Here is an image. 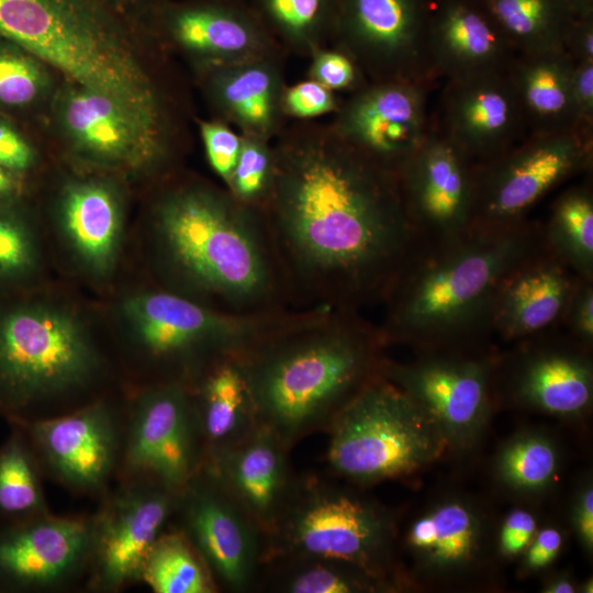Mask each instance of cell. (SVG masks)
Returning <instances> with one entry per match:
<instances>
[{
    "mask_svg": "<svg viewBox=\"0 0 593 593\" xmlns=\"http://www.w3.org/2000/svg\"><path fill=\"white\" fill-rule=\"evenodd\" d=\"M0 445V523H13L49 514L35 452L14 424Z\"/></svg>",
    "mask_w": 593,
    "mask_h": 593,
    "instance_id": "obj_33",
    "label": "cell"
},
{
    "mask_svg": "<svg viewBox=\"0 0 593 593\" xmlns=\"http://www.w3.org/2000/svg\"><path fill=\"white\" fill-rule=\"evenodd\" d=\"M174 515L213 581L249 588L265 556L261 530L202 466L178 491Z\"/></svg>",
    "mask_w": 593,
    "mask_h": 593,
    "instance_id": "obj_16",
    "label": "cell"
},
{
    "mask_svg": "<svg viewBox=\"0 0 593 593\" xmlns=\"http://www.w3.org/2000/svg\"><path fill=\"white\" fill-rule=\"evenodd\" d=\"M544 226L547 246L577 276L593 280V190L591 184L563 191Z\"/></svg>",
    "mask_w": 593,
    "mask_h": 593,
    "instance_id": "obj_34",
    "label": "cell"
},
{
    "mask_svg": "<svg viewBox=\"0 0 593 593\" xmlns=\"http://www.w3.org/2000/svg\"><path fill=\"white\" fill-rule=\"evenodd\" d=\"M433 86L369 81L339 103L331 125L346 142L398 176L433 130L428 114Z\"/></svg>",
    "mask_w": 593,
    "mask_h": 593,
    "instance_id": "obj_15",
    "label": "cell"
},
{
    "mask_svg": "<svg viewBox=\"0 0 593 593\" xmlns=\"http://www.w3.org/2000/svg\"><path fill=\"white\" fill-rule=\"evenodd\" d=\"M175 41L210 61L211 68L278 55V42L246 0H206L168 16Z\"/></svg>",
    "mask_w": 593,
    "mask_h": 593,
    "instance_id": "obj_25",
    "label": "cell"
},
{
    "mask_svg": "<svg viewBox=\"0 0 593 593\" xmlns=\"http://www.w3.org/2000/svg\"><path fill=\"white\" fill-rule=\"evenodd\" d=\"M91 517L0 523V593L63 589L88 572Z\"/></svg>",
    "mask_w": 593,
    "mask_h": 593,
    "instance_id": "obj_19",
    "label": "cell"
},
{
    "mask_svg": "<svg viewBox=\"0 0 593 593\" xmlns=\"http://www.w3.org/2000/svg\"><path fill=\"white\" fill-rule=\"evenodd\" d=\"M545 244L542 224L528 219L421 243L383 300V342L439 350L491 332L502 282Z\"/></svg>",
    "mask_w": 593,
    "mask_h": 593,
    "instance_id": "obj_4",
    "label": "cell"
},
{
    "mask_svg": "<svg viewBox=\"0 0 593 593\" xmlns=\"http://www.w3.org/2000/svg\"><path fill=\"white\" fill-rule=\"evenodd\" d=\"M517 54L563 51L575 16L567 0H480Z\"/></svg>",
    "mask_w": 593,
    "mask_h": 593,
    "instance_id": "obj_32",
    "label": "cell"
},
{
    "mask_svg": "<svg viewBox=\"0 0 593 593\" xmlns=\"http://www.w3.org/2000/svg\"><path fill=\"white\" fill-rule=\"evenodd\" d=\"M434 0H337L331 36L368 81L438 79L428 53Z\"/></svg>",
    "mask_w": 593,
    "mask_h": 593,
    "instance_id": "obj_11",
    "label": "cell"
},
{
    "mask_svg": "<svg viewBox=\"0 0 593 593\" xmlns=\"http://www.w3.org/2000/svg\"><path fill=\"white\" fill-rule=\"evenodd\" d=\"M493 367L483 357L429 353L409 363L383 360L380 374L425 410L447 444L466 447L488 418Z\"/></svg>",
    "mask_w": 593,
    "mask_h": 593,
    "instance_id": "obj_17",
    "label": "cell"
},
{
    "mask_svg": "<svg viewBox=\"0 0 593 593\" xmlns=\"http://www.w3.org/2000/svg\"><path fill=\"white\" fill-rule=\"evenodd\" d=\"M259 210L296 309L357 311L383 301L421 245L398 176L335 130L281 128Z\"/></svg>",
    "mask_w": 593,
    "mask_h": 593,
    "instance_id": "obj_1",
    "label": "cell"
},
{
    "mask_svg": "<svg viewBox=\"0 0 593 593\" xmlns=\"http://www.w3.org/2000/svg\"><path fill=\"white\" fill-rule=\"evenodd\" d=\"M104 359L72 309L31 295L0 296V416L47 417V405L89 389Z\"/></svg>",
    "mask_w": 593,
    "mask_h": 593,
    "instance_id": "obj_5",
    "label": "cell"
},
{
    "mask_svg": "<svg viewBox=\"0 0 593 593\" xmlns=\"http://www.w3.org/2000/svg\"><path fill=\"white\" fill-rule=\"evenodd\" d=\"M273 176L270 142L244 137L228 184L225 187L240 203L260 210L269 194Z\"/></svg>",
    "mask_w": 593,
    "mask_h": 593,
    "instance_id": "obj_40",
    "label": "cell"
},
{
    "mask_svg": "<svg viewBox=\"0 0 593 593\" xmlns=\"http://www.w3.org/2000/svg\"><path fill=\"white\" fill-rule=\"evenodd\" d=\"M281 105L284 116L311 120L335 112L339 105L334 91L313 79L283 89Z\"/></svg>",
    "mask_w": 593,
    "mask_h": 593,
    "instance_id": "obj_43",
    "label": "cell"
},
{
    "mask_svg": "<svg viewBox=\"0 0 593 593\" xmlns=\"http://www.w3.org/2000/svg\"><path fill=\"white\" fill-rule=\"evenodd\" d=\"M141 581L155 593H212L214 581L180 530L164 532L148 552Z\"/></svg>",
    "mask_w": 593,
    "mask_h": 593,
    "instance_id": "obj_36",
    "label": "cell"
},
{
    "mask_svg": "<svg viewBox=\"0 0 593 593\" xmlns=\"http://www.w3.org/2000/svg\"><path fill=\"white\" fill-rule=\"evenodd\" d=\"M574 61L563 51L517 54L508 77L528 134H551L578 125L571 97ZM589 128V127H588Z\"/></svg>",
    "mask_w": 593,
    "mask_h": 593,
    "instance_id": "obj_30",
    "label": "cell"
},
{
    "mask_svg": "<svg viewBox=\"0 0 593 593\" xmlns=\"http://www.w3.org/2000/svg\"><path fill=\"white\" fill-rule=\"evenodd\" d=\"M299 311L233 314L157 284L126 295L118 315L127 348L153 374L149 383L189 384L211 363L244 353Z\"/></svg>",
    "mask_w": 593,
    "mask_h": 593,
    "instance_id": "obj_7",
    "label": "cell"
},
{
    "mask_svg": "<svg viewBox=\"0 0 593 593\" xmlns=\"http://www.w3.org/2000/svg\"><path fill=\"white\" fill-rule=\"evenodd\" d=\"M507 72L447 80L443 90L434 125L474 163L502 154L528 134Z\"/></svg>",
    "mask_w": 593,
    "mask_h": 593,
    "instance_id": "obj_20",
    "label": "cell"
},
{
    "mask_svg": "<svg viewBox=\"0 0 593 593\" xmlns=\"http://www.w3.org/2000/svg\"><path fill=\"white\" fill-rule=\"evenodd\" d=\"M8 424L23 430L43 474L72 492L101 494L118 473L125 419L108 400L97 399L59 415Z\"/></svg>",
    "mask_w": 593,
    "mask_h": 593,
    "instance_id": "obj_13",
    "label": "cell"
},
{
    "mask_svg": "<svg viewBox=\"0 0 593 593\" xmlns=\"http://www.w3.org/2000/svg\"><path fill=\"white\" fill-rule=\"evenodd\" d=\"M407 542L430 566L460 567L479 550L480 523L465 503L445 502L412 524Z\"/></svg>",
    "mask_w": 593,
    "mask_h": 593,
    "instance_id": "obj_31",
    "label": "cell"
},
{
    "mask_svg": "<svg viewBox=\"0 0 593 593\" xmlns=\"http://www.w3.org/2000/svg\"><path fill=\"white\" fill-rule=\"evenodd\" d=\"M295 485L267 536L266 556L325 558L354 564L380 578L391 526L371 503L312 480Z\"/></svg>",
    "mask_w": 593,
    "mask_h": 593,
    "instance_id": "obj_9",
    "label": "cell"
},
{
    "mask_svg": "<svg viewBox=\"0 0 593 593\" xmlns=\"http://www.w3.org/2000/svg\"><path fill=\"white\" fill-rule=\"evenodd\" d=\"M562 47L574 63L593 60V14L573 18Z\"/></svg>",
    "mask_w": 593,
    "mask_h": 593,
    "instance_id": "obj_48",
    "label": "cell"
},
{
    "mask_svg": "<svg viewBox=\"0 0 593 593\" xmlns=\"http://www.w3.org/2000/svg\"><path fill=\"white\" fill-rule=\"evenodd\" d=\"M278 55L211 68L209 91L219 112L244 137L270 142L282 127V75Z\"/></svg>",
    "mask_w": 593,
    "mask_h": 593,
    "instance_id": "obj_28",
    "label": "cell"
},
{
    "mask_svg": "<svg viewBox=\"0 0 593 593\" xmlns=\"http://www.w3.org/2000/svg\"><path fill=\"white\" fill-rule=\"evenodd\" d=\"M14 190V181L9 170L0 167V199Z\"/></svg>",
    "mask_w": 593,
    "mask_h": 593,
    "instance_id": "obj_54",
    "label": "cell"
},
{
    "mask_svg": "<svg viewBox=\"0 0 593 593\" xmlns=\"http://www.w3.org/2000/svg\"><path fill=\"white\" fill-rule=\"evenodd\" d=\"M475 163L433 126L398 174L409 220L422 243L466 233L474 210Z\"/></svg>",
    "mask_w": 593,
    "mask_h": 593,
    "instance_id": "obj_18",
    "label": "cell"
},
{
    "mask_svg": "<svg viewBox=\"0 0 593 593\" xmlns=\"http://www.w3.org/2000/svg\"><path fill=\"white\" fill-rule=\"evenodd\" d=\"M574 525L582 544L593 546V490L591 485L581 491L574 507Z\"/></svg>",
    "mask_w": 593,
    "mask_h": 593,
    "instance_id": "obj_51",
    "label": "cell"
},
{
    "mask_svg": "<svg viewBox=\"0 0 593 593\" xmlns=\"http://www.w3.org/2000/svg\"><path fill=\"white\" fill-rule=\"evenodd\" d=\"M384 344L357 311L300 310L240 355L259 425L288 448L329 424L380 376Z\"/></svg>",
    "mask_w": 593,
    "mask_h": 593,
    "instance_id": "obj_3",
    "label": "cell"
},
{
    "mask_svg": "<svg viewBox=\"0 0 593 593\" xmlns=\"http://www.w3.org/2000/svg\"><path fill=\"white\" fill-rule=\"evenodd\" d=\"M562 539V534L553 527L542 528L535 534L530 544L527 546V567L538 570L550 564L561 549Z\"/></svg>",
    "mask_w": 593,
    "mask_h": 593,
    "instance_id": "obj_50",
    "label": "cell"
},
{
    "mask_svg": "<svg viewBox=\"0 0 593 593\" xmlns=\"http://www.w3.org/2000/svg\"><path fill=\"white\" fill-rule=\"evenodd\" d=\"M571 97L578 125L593 128V60L574 63Z\"/></svg>",
    "mask_w": 593,
    "mask_h": 593,
    "instance_id": "obj_47",
    "label": "cell"
},
{
    "mask_svg": "<svg viewBox=\"0 0 593 593\" xmlns=\"http://www.w3.org/2000/svg\"><path fill=\"white\" fill-rule=\"evenodd\" d=\"M61 115L75 144L96 159L152 169L167 158L166 134L110 96L77 87L66 98Z\"/></svg>",
    "mask_w": 593,
    "mask_h": 593,
    "instance_id": "obj_22",
    "label": "cell"
},
{
    "mask_svg": "<svg viewBox=\"0 0 593 593\" xmlns=\"http://www.w3.org/2000/svg\"><path fill=\"white\" fill-rule=\"evenodd\" d=\"M593 128L527 134L502 154L475 163L471 227H501L529 211L567 180L592 169Z\"/></svg>",
    "mask_w": 593,
    "mask_h": 593,
    "instance_id": "obj_10",
    "label": "cell"
},
{
    "mask_svg": "<svg viewBox=\"0 0 593 593\" xmlns=\"http://www.w3.org/2000/svg\"><path fill=\"white\" fill-rule=\"evenodd\" d=\"M561 325L574 342L589 349L593 343V280L578 278Z\"/></svg>",
    "mask_w": 593,
    "mask_h": 593,
    "instance_id": "obj_45",
    "label": "cell"
},
{
    "mask_svg": "<svg viewBox=\"0 0 593 593\" xmlns=\"http://www.w3.org/2000/svg\"><path fill=\"white\" fill-rule=\"evenodd\" d=\"M309 77L332 91L347 90L351 93L369 82L357 63L338 48L315 51Z\"/></svg>",
    "mask_w": 593,
    "mask_h": 593,
    "instance_id": "obj_41",
    "label": "cell"
},
{
    "mask_svg": "<svg viewBox=\"0 0 593 593\" xmlns=\"http://www.w3.org/2000/svg\"><path fill=\"white\" fill-rule=\"evenodd\" d=\"M586 349L572 338L526 348L513 376L515 395L553 415L574 416L588 411L593 398V368Z\"/></svg>",
    "mask_w": 593,
    "mask_h": 593,
    "instance_id": "obj_27",
    "label": "cell"
},
{
    "mask_svg": "<svg viewBox=\"0 0 593 593\" xmlns=\"http://www.w3.org/2000/svg\"><path fill=\"white\" fill-rule=\"evenodd\" d=\"M41 267L38 233L19 214L0 210V296L29 291Z\"/></svg>",
    "mask_w": 593,
    "mask_h": 593,
    "instance_id": "obj_37",
    "label": "cell"
},
{
    "mask_svg": "<svg viewBox=\"0 0 593 593\" xmlns=\"http://www.w3.org/2000/svg\"><path fill=\"white\" fill-rule=\"evenodd\" d=\"M208 161L226 187L236 165L243 136L222 122H202L200 126Z\"/></svg>",
    "mask_w": 593,
    "mask_h": 593,
    "instance_id": "obj_44",
    "label": "cell"
},
{
    "mask_svg": "<svg viewBox=\"0 0 593 593\" xmlns=\"http://www.w3.org/2000/svg\"><path fill=\"white\" fill-rule=\"evenodd\" d=\"M287 450L270 429L259 425L238 444L206 455L202 462L266 537L294 488Z\"/></svg>",
    "mask_w": 593,
    "mask_h": 593,
    "instance_id": "obj_21",
    "label": "cell"
},
{
    "mask_svg": "<svg viewBox=\"0 0 593 593\" xmlns=\"http://www.w3.org/2000/svg\"><path fill=\"white\" fill-rule=\"evenodd\" d=\"M276 588L288 593H355L377 589L378 577L338 560L289 558Z\"/></svg>",
    "mask_w": 593,
    "mask_h": 593,
    "instance_id": "obj_38",
    "label": "cell"
},
{
    "mask_svg": "<svg viewBox=\"0 0 593 593\" xmlns=\"http://www.w3.org/2000/svg\"><path fill=\"white\" fill-rule=\"evenodd\" d=\"M34 160L30 145L11 127L0 123V167L23 171Z\"/></svg>",
    "mask_w": 593,
    "mask_h": 593,
    "instance_id": "obj_49",
    "label": "cell"
},
{
    "mask_svg": "<svg viewBox=\"0 0 593 593\" xmlns=\"http://www.w3.org/2000/svg\"><path fill=\"white\" fill-rule=\"evenodd\" d=\"M329 429L328 466L356 482L412 473L448 445L425 410L381 374L335 414Z\"/></svg>",
    "mask_w": 593,
    "mask_h": 593,
    "instance_id": "obj_8",
    "label": "cell"
},
{
    "mask_svg": "<svg viewBox=\"0 0 593 593\" xmlns=\"http://www.w3.org/2000/svg\"><path fill=\"white\" fill-rule=\"evenodd\" d=\"M59 235L83 272L96 279L114 269L123 238V213L115 191L101 181L69 184L60 199Z\"/></svg>",
    "mask_w": 593,
    "mask_h": 593,
    "instance_id": "obj_26",
    "label": "cell"
},
{
    "mask_svg": "<svg viewBox=\"0 0 593 593\" xmlns=\"http://www.w3.org/2000/svg\"><path fill=\"white\" fill-rule=\"evenodd\" d=\"M178 491L147 479L121 480L91 517L89 588L116 592L139 582L152 547L174 516Z\"/></svg>",
    "mask_w": 593,
    "mask_h": 593,
    "instance_id": "obj_14",
    "label": "cell"
},
{
    "mask_svg": "<svg viewBox=\"0 0 593 593\" xmlns=\"http://www.w3.org/2000/svg\"><path fill=\"white\" fill-rule=\"evenodd\" d=\"M280 45L313 54L331 41L337 0H248Z\"/></svg>",
    "mask_w": 593,
    "mask_h": 593,
    "instance_id": "obj_35",
    "label": "cell"
},
{
    "mask_svg": "<svg viewBox=\"0 0 593 593\" xmlns=\"http://www.w3.org/2000/svg\"><path fill=\"white\" fill-rule=\"evenodd\" d=\"M574 585L571 580L559 578L552 580L546 588V592L549 593H572L574 592Z\"/></svg>",
    "mask_w": 593,
    "mask_h": 593,
    "instance_id": "obj_52",
    "label": "cell"
},
{
    "mask_svg": "<svg viewBox=\"0 0 593 593\" xmlns=\"http://www.w3.org/2000/svg\"><path fill=\"white\" fill-rule=\"evenodd\" d=\"M242 354L216 360L188 384L204 457L238 444L259 426Z\"/></svg>",
    "mask_w": 593,
    "mask_h": 593,
    "instance_id": "obj_29",
    "label": "cell"
},
{
    "mask_svg": "<svg viewBox=\"0 0 593 593\" xmlns=\"http://www.w3.org/2000/svg\"><path fill=\"white\" fill-rule=\"evenodd\" d=\"M575 16L593 14V0H567Z\"/></svg>",
    "mask_w": 593,
    "mask_h": 593,
    "instance_id": "obj_53",
    "label": "cell"
},
{
    "mask_svg": "<svg viewBox=\"0 0 593 593\" xmlns=\"http://www.w3.org/2000/svg\"><path fill=\"white\" fill-rule=\"evenodd\" d=\"M557 469V454L550 441L538 436H524L511 441L499 460L501 477L510 485L524 491L545 488Z\"/></svg>",
    "mask_w": 593,
    "mask_h": 593,
    "instance_id": "obj_39",
    "label": "cell"
},
{
    "mask_svg": "<svg viewBox=\"0 0 593 593\" xmlns=\"http://www.w3.org/2000/svg\"><path fill=\"white\" fill-rule=\"evenodd\" d=\"M428 53L437 77L505 74L517 52L480 0H434Z\"/></svg>",
    "mask_w": 593,
    "mask_h": 593,
    "instance_id": "obj_23",
    "label": "cell"
},
{
    "mask_svg": "<svg viewBox=\"0 0 593 593\" xmlns=\"http://www.w3.org/2000/svg\"><path fill=\"white\" fill-rule=\"evenodd\" d=\"M537 523L528 511L516 508L504 519L500 534L503 553L516 556L524 551L536 534Z\"/></svg>",
    "mask_w": 593,
    "mask_h": 593,
    "instance_id": "obj_46",
    "label": "cell"
},
{
    "mask_svg": "<svg viewBox=\"0 0 593 593\" xmlns=\"http://www.w3.org/2000/svg\"><path fill=\"white\" fill-rule=\"evenodd\" d=\"M578 278L545 244L502 282L492 310L491 332L505 339H521L561 325Z\"/></svg>",
    "mask_w": 593,
    "mask_h": 593,
    "instance_id": "obj_24",
    "label": "cell"
},
{
    "mask_svg": "<svg viewBox=\"0 0 593 593\" xmlns=\"http://www.w3.org/2000/svg\"><path fill=\"white\" fill-rule=\"evenodd\" d=\"M0 35L77 87L110 96L152 128L167 132L154 83L126 45L81 0H0Z\"/></svg>",
    "mask_w": 593,
    "mask_h": 593,
    "instance_id": "obj_6",
    "label": "cell"
},
{
    "mask_svg": "<svg viewBox=\"0 0 593 593\" xmlns=\"http://www.w3.org/2000/svg\"><path fill=\"white\" fill-rule=\"evenodd\" d=\"M203 460L189 385L146 384L128 406L118 470L121 480L147 479L179 491Z\"/></svg>",
    "mask_w": 593,
    "mask_h": 593,
    "instance_id": "obj_12",
    "label": "cell"
},
{
    "mask_svg": "<svg viewBox=\"0 0 593 593\" xmlns=\"http://www.w3.org/2000/svg\"><path fill=\"white\" fill-rule=\"evenodd\" d=\"M43 87V77L34 63L23 57L0 54V102L22 105L33 101Z\"/></svg>",
    "mask_w": 593,
    "mask_h": 593,
    "instance_id": "obj_42",
    "label": "cell"
},
{
    "mask_svg": "<svg viewBox=\"0 0 593 593\" xmlns=\"http://www.w3.org/2000/svg\"><path fill=\"white\" fill-rule=\"evenodd\" d=\"M146 242L165 289L233 314L296 309L260 211L225 187L169 188L153 206Z\"/></svg>",
    "mask_w": 593,
    "mask_h": 593,
    "instance_id": "obj_2",
    "label": "cell"
}]
</instances>
